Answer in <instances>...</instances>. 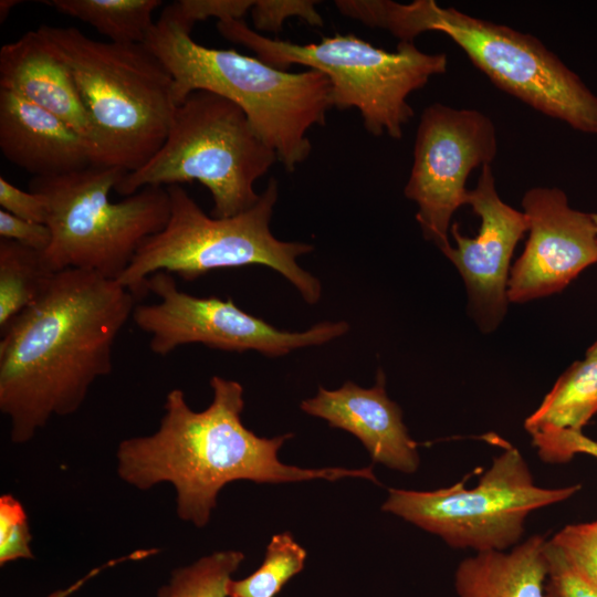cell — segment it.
Returning a JSON list of instances; mask_svg holds the SVG:
<instances>
[{
    "label": "cell",
    "mask_w": 597,
    "mask_h": 597,
    "mask_svg": "<svg viewBox=\"0 0 597 597\" xmlns=\"http://www.w3.org/2000/svg\"><path fill=\"white\" fill-rule=\"evenodd\" d=\"M136 300L117 280L67 269L1 331L0 410L13 443L82 407L93 383L112 371L115 339Z\"/></svg>",
    "instance_id": "obj_1"
},
{
    "label": "cell",
    "mask_w": 597,
    "mask_h": 597,
    "mask_svg": "<svg viewBox=\"0 0 597 597\" xmlns=\"http://www.w3.org/2000/svg\"><path fill=\"white\" fill-rule=\"evenodd\" d=\"M210 386L213 398L202 411L189 407L181 389H171L158 429L125 439L116 450L118 478L128 485L142 491L160 483L175 488L181 521L205 527L221 489L238 480L275 484L363 478L379 483L371 467L303 469L281 462L279 450L294 434L256 436L241 420L242 385L212 376Z\"/></svg>",
    "instance_id": "obj_2"
},
{
    "label": "cell",
    "mask_w": 597,
    "mask_h": 597,
    "mask_svg": "<svg viewBox=\"0 0 597 597\" xmlns=\"http://www.w3.org/2000/svg\"><path fill=\"white\" fill-rule=\"evenodd\" d=\"M144 44L171 74L176 105L193 91L216 93L242 108L286 171L293 172L308 158L307 132L325 125L332 108L326 75L311 69L289 72L235 50L203 46L161 17Z\"/></svg>",
    "instance_id": "obj_3"
},
{
    "label": "cell",
    "mask_w": 597,
    "mask_h": 597,
    "mask_svg": "<svg viewBox=\"0 0 597 597\" xmlns=\"http://www.w3.org/2000/svg\"><path fill=\"white\" fill-rule=\"evenodd\" d=\"M356 18L367 27L388 31L399 42L441 32L502 91L576 130L597 134V96L532 34L443 8L434 0L406 4L364 0Z\"/></svg>",
    "instance_id": "obj_4"
},
{
    "label": "cell",
    "mask_w": 597,
    "mask_h": 597,
    "mask_svg": "<svg viewBox=\"0 0 597 597\" xmlns=\"http://www.w3.org/2000/svg\"><path fill=\"white\" fill-rule=\"evenodd\" d=\"M38 30L72 70L91 125L93 165L143 167L165 143L177 107L166 66L145 44L97 41L72 27Z\"/></svg>",
    "instance_id": "obj_5"
},
{
    "label": "cell",
    "mask_w": 597,
    "mask_h": 597,
    "mask_svg": "<svg viewBox=\"0 0 597 597\" xmlns=\"http://www.w3.org/2000/svg\"><path fill=\"white\" fill-rule=\"evenodd\" d=\"M166 188L170 199L166 226L142 243L117 279L136 298L148 292V277L157 272L193 281L216 270L265 265L290 281L306 303L320 301L321 282L297 263L314 247L281 241L270 230L279 198L275 178L250 209L229 218L207 216L181 185Z\"/></svg>",
    "instance_id": "obj_6"
},
{
    "label": "cell",
    "mask_w": 597,
    "mask_h": 597,
    "mask_svg": "<svg viewBox=\"0 0 597 597\" xmlns=\"http://www.w3.org/2000/svg\"><path fill=\"white\" fill-rule=\"evenodd\" d=\"M228 41L253 51L262 62L285 70L304 65L327 76L332 107L356 108L365 129L375 137H402L415 112L408 96L447 71L444 53H426L413 42H399L396 51L374 46L354 34L325 36L317 43L297 44L271 39L242 20L217 22Z\"/></svg>",
    "instance_id": "obj_7"
},
{
    "label": "cell",
    "mask_w": 597,
    "mask_h": 597,
    "mask_svg": "<svg viewBox=\"0 0 597 597\" xmlns=\"http://www.w3.org/2000/svg\"><path fill=\"white\" fill-rule=\"evenodd\" d=\"M276 161L275 151L239 105L198 90L177 105L158 151L139 169L126 172L115 191L127 197L148 186L197 180L212 196V217L229 218L259 200L254 184Z\"/></svg>",
    "instance_id": "obj_8"
},
{
    "label": "cell",
    "mask_w": 597,
    "mask_h": 597,
    "mask_svg": "<svg viewBox=\"0 0 597 597\" xmlns=\"http://www.w3.org/2000/svg\"><path fill=\"white\" fill-rule=\"evenodd\" d=\"M125 170L90 166L53 177H33L29 190L46 205L51 243L42 252L53 272L87 270L117 280L142 243L167 223V188L148 186L112 202Z\"/></svg>",
    "instance_id": "obj_9"
},
{
    "label": "cell",
    "mask_w": 597,
    "mask_h": 597,
    "mask_svg": "<svg viewBox=\"0 0 597 597\" xmlns=\"http://www.w3.org/2000/svg\"><path fill=\"white\" fill-rule=\"evenodd\" d=\"M580 484L547 489L535 484L514 447L493 458L473 488L463 482L433 491L388 489L381 510L442 538L452 548L507 551L520 543L535 510L574 496Z\"/></svg>",
    "instance_id": "obj_10"
},
{
    "label": "cell",
    "mask_w": 597,
    "mask_h": 597,
    "mask_svg": "<svg viewBox=\"0 0 597 597\" xmlns=\"http://www.w3.org/2000/svg\"><path fill=\"white\" fill-rule=\"evenodd\" d=\"M147 291L158 301L136 304L132 318L149 335L150 350L159 356L187 344H203L224 352L255 350L279 357L328 343L349 331L346 322H323L304 332L280 331L242 311L231 298L200 297L180 291L167 272L149 276Z\"/></svg>",
    "instance_id": "obj_11"
},
{
    "label": "cell",
    "mask_w": 597,
    "mask_h": 597,
    "mask_svg": "<svg viewBox=\"0 0 597 597\" xmlns=\"http://www.w3.org/2000/svg\"><path fill=\"white\" fill-rule=\"evenodd\" d=\"M496 153L495 126L482 112L441 103L423 109L404 195L418 207L416 220L423 238L441 252L451 247L452 216L467 205L469 175L491 165Z\"/></svg>",
    "instance_id": "obj_12"
},
{
    "label": "cell",
    "mask_w": 597,
    "mask_h": 597,
    "mask_svg": "<svg viewBox=\"0 0 597 597\" xmlns=\"http://www.w3.org/2000/svg\"><path fill=\"white\" fill-rule=\"evenodd\" d=\"M528 238L510 271L507 298L523 303L564 290L597 263L591 216L573 209L559 188L535 187L522 199Z\"/></svg>",
    "instance_id": "obj_13"
},
{
    "label": "cell",
    "mask_w": 597,
    "mask_h": 597,
    "mask_svg": "<svg viewBox=\"0 0 597 597\" xmlns=\"http://www.w3.org/2000/svg\"><path fill=\"white\" fill-rule=\"evenodd\" d=\"M467 205L481 219L479 232L474 238L465 237L459 224L452 223L450 233L455 247L442 253L463 277L475 321L484 332H490L506 312L511 259L528 224L523 211L500 198L491 165L481 167L476 186L468 192Z\"/></svg>",
    "instance_id": "obj_14"
},
{
    "label": "cell",
    "mask_w": 597,
    "mask_h": 597,
    "mask_svg": "<svg viewBox=\"0 0 597 597\" xmlns=\"http://www.w3.org/2000/svg\"><path fill=\"white\" fill-rule=\"evenodd\" d=\"M381 369L376 383L363 388L346 381L338 389L318 388L317 394L301 402L307 415L322 418L331 427L354 434L364 444L374 462L404 473L419 467L418 443L412 440L402 421L400 407L386 392Z\"/></svg>",
    "instance_id": "obj_15"
},
{
    "label": "cell",
    "mask_w": 597,
    "mask_h": 597,
    "mask_svg": "<svg viewBox=\"0 0 597 597\" xmlns=\"http://www.w3.org/2000/svg\"><path fill=\"white\" fill-rule=\"evenodd\" d=\"M0 150L33 177H53L93 165L88 140L56 115L0 90Z\"/></svg>",
    "instance_id": "obj_16"
},
{
    "label": "cell",
    "mask_w": 597,
    "mask_h": 597,
    "mask_svg": "<svg viewBox=\"0 0 597 597\" xmlns=\"http://www.w3.org/2000/svg\"><path fill=\"white\" fill-rule=\"evenodd\" d=\"M0 90L56 115L90 143L91 125L72 70L39 30L1 46Z\"/></svg>",
    "instance_id": "obj_17"
},
{
    "label": "cell",
    "mask_w": 597,
    "mask_h": 597,
    "mask_svg": "<svg viewBox=\"0 0 597 597\" xmlns=\"http://www.w3.org/2000/svg\"><path fill=\"white\" fill-rule=\"evenodd\" d=\"M547 541L534 535L510 551L462 559L454 573L457 597H549Z\"/></svg>",
    "instance_id": "obj_18"
},
{
    "label": "cell",
    "mask_w": 597,
    "mask_h": 597,
    "mask_svg": "<svg viewBox=\"0 0 597 597\" xmlns=\"http://www.w3.org/2000/svg\"><path fill=\"white\" fill-rule=\"evenodd\" d=\"M597 413V357L574 362L556 380L524 427L532 436L553 431L583 432Z\"/></svg>",
    "instance_id": "obj_19"
},
{
    "label": "cell",
    "mask_w": 597,
    "mask_h": 597,
    "mask_svg": "<svg viewBox=\"0 0 597 597\" xmlns=\"http://www.w3.org/2000/svg\"><path fill=\"white\" fill-rule=\"evenodd\" d=\"M62 14L92 25L118 44H144L154 27L153 12L160 0H52L41 1Z\"/></svg>",
    "instance_id": "obj_20"
},
{
    "label": "cell",
    "mask_w": 597,
    "mask_h": 597,
    "mask_svg": "<svg viewBox=\"0 0 597 597\" xmlns=\"http://www.w3.org/2000/svg\"><path fill=\"white\" fill-rule=\"evenodd\" d=\"M54 274L42 252L11 240H0L1 331L43 295Z\"/></svg>",
    "instance_id": "obj_21"
},
{
    "label": "cell",
    "mask_w": 597,
    "mask_h": 597,
    "mask_svg": "<svg viewBox=\"0 0 597 597\" xmlns=\"http://www.w3.org/2000/svg\"><path fill=\"white\" fill-rule=\"evenodd\" d=\"M306 556L290 532L273 535L261 566L243 579L231 580L230 596L275 597L304 568Z\"/></svg>",
    "instance_id": "obj_22"
},
{
    "label": "cell",
    "mask_w": 597,
    "mask_h": 597,
    "mask_svg": "<svg viewBox=\"0 0 597 597\" xmlns=\"http://www.w3.org/2000/svg\"><path fill=\"white\" fill-rule=\"evenodd\" d=\"M244 559L239 551L228 549L206 555L175 569L158 597H231L232 574Z\"/></svg>",
    "instance_id": "obj_23"
},
{
    "label": "cell",
    "mask_w": 597,
    "mask_h": 597,
    "mask_svg": "<svg viewBox=\"0 0 597 597\" xmlns=\"http://www.w3.org/2000/svg\"><path fill=\"white\" fill-rule=\"evenodd\" d=\"M587 580L597 587V522L568 524L549 540Z\"/></svg>",
    "instance_id": "obj_24"
},
{
    "label": "cell",
    "mask_w": 597,
    "mask_h": 597,
    "mask_svg": "<svg viewBox=\"0 0 597 597\" xmlns=\"http://www.w3.org/2000/svg\"><path fill=\"white\" fill-rule=\"evenodd\" d=\"M254 2L255 0H179L165 7L160 17L191 33L195 23L209 18H217L218 21L241 20L251 11Z\"/></svg>",
    "instance_id": "obj_25"
},
{
    "label": "cell",
    "mask_w": 597,
    "mask_h": 597,
    "mask_svg": "<svg viewBox=\"0 0 597 597\" xmlns=\"http://www.w3.org/2000/svg\"><path fill=\"white\" fill-rule=\"evenodd\" d=\"M32 534L22 503L12 494L0 496V565L31 559Z\"/></svg>",
    "instance_id": "obj_26"
},
{
    "label": "cell",
    "mask_w": 597,
    "mask_h": 597,
    "mask_svg": "<svg viewBox=\"0 0 597 597\" xmlns=\"http://www.w3.org/2000/svg\"><path fill=\"white\" fill-rule=\"evenodd\" d=\"M314 0H255L250 13L256 32L277 33L286 19L298 17L310 25L323 27L324 20Z\"/></svg>",
    "instance_id": "obj_27"
},
{
    "label": "cell",
    "mask_w": 597,
    "mask_h": 597,
    "mask_svg": "<svg viewBox=\"0 0 597 597\" xmlns=\"http://www.w3.org/2000/svg\"><path fill=\"white\" fill-rule=\"evenodd\" d=\"M532 443L540 458L548 463H564L576 454L597 459V441L584 432L553 431L532 436Z\"/></svg>",
    "instance_id": "obj_28"
},
{
    "label": "cell",
    "mask_w": 597,
    "mask_h": 597,
    "mask_svg": "<svg viewBox=\"0 0 597 597\" xmlns=\"http://www.w3.org/2000/svg\"><path fill=\"white\" fill-rule=\"evenodd\" d=\"M547 557L549 597H597V587L578 573L549 540Z\"/></svg>",
    "instance_id": "obj_29"
},
{
    "label": "cell",
    "mask_w": 597,
    "mask_h": 597,
    "mask_svg": "<svg viewBox=\"0 0 597 597\" xmlns=\"http://www.w3.org/2000/svg\"><path fill=\"white\" fill-rule=\"evenodd\" d=\"M0 237L40 252L49 248L52 239L45 223L21 219L3 209L0 210Z\"/></svg>",
    "instance_id": "obj_30"
},
{
    "label": "cell",
    "mask_w": 597,
    "mask_h": 597,
    "mask_svg": "<svg viewBox=\"0 0 597 597\" xmlns=\"http://www.w3.org/2000/svg\"><path fill=\"white\" fill-rule=\"evenodd\" d=\"M0 206L9 213L29 221L45 223L48 209L44 199L32 191H24L0 177Z\"/></svg>",
    "instance_id": "obj_31"
},
{
    "label": "cell",
    "mask_w": 597,
    "mask_h": 597,
    "mask_svg": "<svg viewBox=\"0 0 597 597\" xmlns=\"http://www.w3.org/2000/svg\"><path fill=\"white\" fill-rule=\"evenodd\" d=\"M145 556H147L146 551H137V552H135L133 554H129L127 556H124V557L117 558L115 561L108 562L107 564H104V565L97 567V568H94L88 574H86L84 577H82L81 579H78L77 582H75L71 586H69L67 588L54 590L50 595H48L46 597H69L74 591H76L78 588H81L85 584V582H87L93 576L97 575L101 570L108 567L109 565H114V564H117V563H121V562L127 561V559L128 561L129 559H138V558L145 557Z\"/></svg>",
    "instance_id": "obj_32"
},
{
    "label": "cell",
    "mask_w": 597,
    "mask_h": 597,
    "mask_svg": "<svg viewBox=\"0 0 597 597\" xmlns=\"http://www.w3.org/2000/svg\"><path fill=\"white\" fill-rule=\"evenodd\" d=\"M20 3H21L20 0H1L0 1V22H3L9 15V13L11 12V10Z\"/></svg>",
    "instance_id": "obj_33"
},
{
    "label": "cell",
    "mask_w": 597,
    "mask_h": 597,
    "mask_svg": "<svg viewBox=\"0 0 597 597\" xmlns=\"http://www.w3.org/2000/svg\"><path fill=\"white\" fill-rule=\"evenodd\" d=\"M585 356L597 357V341L587 349Z\"/></svg>",
    "instance_id": "obj_34"
},
{
    "label": "cell",
    "mask_w": 597,
    "mask_h": 597,
    "mask_svg": "<svg viewBox=\"0 0 597 597\" xmlns=\"http://www.w3.org/2000/svg\"><path fill=\"white\" fill-rule=\"evenodd\" d=\"M590 216H591V219H593V221H594V223H595L596 232H597V212H596V213H591Z\"/></svg>",
    "instance_id": "obj_35"
},
{
    "label": "cell",
    "mask_w": 597,
    "mask_h": 597,
    "mask_svg": "<svg viewBox=\"0 0 597 597\" xmlns=\"http://www.w3.org/2000/svg\"><path fill=\"white\" fill-rule=\"evenodd\" d=\"M596 522H597V520H596Z\"/></svg>",
    "instance_id": "obj_36"
}]
</instances>
